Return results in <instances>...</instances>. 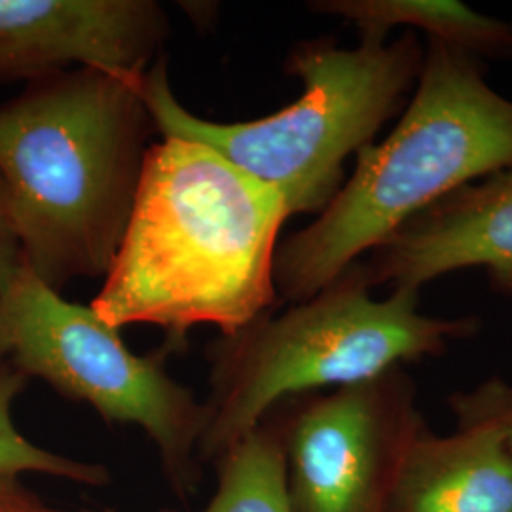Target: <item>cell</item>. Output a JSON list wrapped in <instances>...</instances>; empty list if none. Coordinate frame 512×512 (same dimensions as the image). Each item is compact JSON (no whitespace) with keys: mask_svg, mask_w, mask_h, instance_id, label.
Here are the masks:
<instances>
[{"mask_svg":"<svg viewBox=\"0 0 512 512\" xmlns=\"http://www.w3.org/2000/svg\"><path fill=\"white\" fill-rule=\"evenodd\" d=\"M281 196L200 143L148 148L120 247L92 310L112 329L152 325L169 349L196 327L234 334L272 311Z\"/></svg>","mask_w":512,"mask_h":512,"instance_id":"cell-1","label":"cell"},{"mask_svg":"<svg viewBox=\"0 0 512 512\" xmlns=\"http://www.w3.org/2000/svg\"><path fill=\"white\" fill-rule=\"evenodd\" d=\"M461 427H420L404 446L384 512H512V454L492 418L458 408Z\"/></svg>","mask_w":512,"mask_h":512,"instance_id":"cell-10","label":"cell"},{"mask_svg":"<svg viewBox=\"0 0 512 512\" xmlns=\"http://www.w3.org/2000/svg\"><path fill=\"white\" fill-rule=\"evenodd\" d=\"M213 467L217 469L215 494L196 512H293L287 486L285 423L277 408L232 444Z\"/></svg>","mask_w":512,"mask_h":512,"instance_id":"cell-12","label":"cell"},{"mask_svg":"<svg viewBox=\"0 0 512 512\" xmlns=\"http://www.w3.org/2000/svg\"><path fill=\"white\" fill-rule=\"evenodd\" d=\"M0 365L44 380L109 423L139 427L175 497L190 503L198 494L205 403L169 376L165 353H133L92 306L65 300L23 262L0 291Z\"/></svg>","mask_w":512,"mask_h":512,"instance_id":"cell-6","label":"cell"},{"mask_svg":"<svg viewBox=\"0 0 512 512\" xmlns=\"http://www.w3.org/2000/svg\"><path fill=\"white\" fill-rule=\"evenodd\" d=\"M363 266L372 287L414 291L442 275L482 268L497 291L512 294V164L408 220Z\"/></svg>","mask_w":512,"mask_h":512,"instance_id":"cell-9","label":"cell"},{"mask_svg":"<svg viewBox=\"0 0 512 512\" xmlns=\"http://www.w3.org/2000/svg\"><path fill=\"white\" fill-rule=\"evenodd\" d=\"M143 78L69 69L0 105V183L21 262L55 291L107 275L147 160Z\"/></svg>","mask_w":512,"mask_h":512,"instance_id":"cell-2","label":"cell"},{"mask_svg":"<svg viewBox=\"0 0 512 512\" xmlns=\"http://www.w3.org/2000/svg\"><path fill=\"white\" fill-rule=\"evenodd\" d=\"M21 266V251H19L18 238L10 219V209L4 186L0 183V291L18 272Z\"/></svg>","mask_w":512,"mask_h":512,"instance_id":"cell-16","label":"cell"},{"mask_svg":"<svg viewBox=\"0 0 512 512\" xmlns=\"http://www.w3.org/2000/svg\"><path fill=\"white\" fill-rule=\"evenodd\" d=\"M313 12L346 19L363 42H385L406 27L471 57L512 59V21L492 18L458 0H317Z\"/></svg>","mask_w":512,"mask_h":512,"instance_id":"cell-11","label":"cell"},{"mask_svg":"<svg viewBox=\"0 0 512 512\" xmlns=\"http://www.w3.org/2000/svg\"><path fill=\"white\" fill-rule=\"evenodd\" d=\"M511 164L512 99L488 84L476 57L427 40L399 124L357 154L317 219L277 247V296L310 300L408 220Z\"/></svg>","mask_w":512,"mask_h":512,"instance_id":"cell-3","label":"cell"},{"mask_svg":"<svg viewBox=\"0 0 512 512\" xmlns=\"http://www.w3.org/2000/svg\"><path fill=\"white\" fill-rule=\"evenodd\" d=\"M458 408L488 416L503 429L507 448L512 454V387L501 380H492L471 395H463L454 403Z\"/></svg>","mask_w":512,"mask_h":512,"instance_id":"cell-14","label":"cell"},{"mask_svg":"<svg viewBox=\"0 0 512 512\" xmlns=\"http://www.w3.org/2000/svg\"><path fill=\"white\" fill-rule=\"evenodd\" d=\"M425 48L408 31L393 42L340 48L302 42L285 71L302 95L285 109L251 122H211L184 109L169 86L164 59L143 78V101L162 137L200 143L275 190L289 215L321 213L344 184V164L372 143L416 88Z\"/></svg>","mask_w":512,"mask_h":512,"instance_id":"cell-4","label":"cell"},{"mask_svg":"<svg viewBox=\"0 0 512 512\" xmlns=\"http://www.w3.org/2000/svg\"><path fill=\"white\" fill-rule=\"evenodd\" d=\"M283 423L293 512H384L404 446L421 427L401 368L313 397Z\"/></svg>","mask_w":512,"mask_h":512,"instance_id":"cell-7","label":"cell"},{"mask_svg":"<svg viewBox=\"0 0 512 512\" xmlns=\"http://www.w3.org/2000/svg\"><path fill=\"white\" fill-rule=\"evenodd\" d=\"M353 264L310 300L258 317L211 348L207 423L200 461H215L279 404L323 387L374 380L404 363L444 353L478 329L473 317L440 319L420 311V291H370Z\"/></svg>","mask_w":512,"mask_h":512,"instance_id":"cell-5","label":"cell"},{"mask_svg":"<svg viewBox=\"0 0 512 512\" xmlns=\"http://www.w3.org/2000/svg\"><path fill=\"white\" fill-rule=\"evenodd\" d=\"M0 512H95L92 509L71 511L50 505L40 495L29 488L21 475L0 473Z\"/></svg>","mask_w":512,"mask_h":512,"instance_id":"cell-15","label":"cell"},{"mask_svg":"<svg viewBox=\"0 0 512 512\" xmlns=\"http://www.w3.org/2000/svg\"><path fill=\"white\" fill-rule=\"evenodd\" d=\"M167 35L152 0H0V78L71 67L141 78Z\"/></svg>","mask_w":512,"mask_h":512,"instance_id":"cell-8","label":"cell"},{"mask_svg":"<svg viewBox=\"0 0 512 512\" xmlns=\"http://www.w3.org/2000/svg\"><path fill=\"white\" fill-rule=\"evenodd\" d=\"M27 380V376L12 366L0 365V473H38L88 488L109 486L112 475L103 463L55 454L31 442L19 431L14 421V403Z\"/></svg>","mask_w":512,"mask_h":512,"instance_id":"cell-13","label":"cell"}]
</instances>
